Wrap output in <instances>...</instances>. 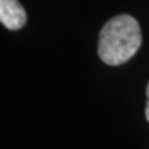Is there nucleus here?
Segmentation results:
<instances>
[{"mask_svg": "<svg viewBox=\"0 0 149 149\" xmlns=\"http://www.w3.org/2000/svg\"><path fill=\"white\" fill-rule=\"evenodd\" d=\"M0 22L10 31H18L26 24V13L18 0H0Z\"/></svg>", "mask_w": 149, "mask_h": 149, "instance_id": "2", "label": "nucleus"}, {"mask_svg": "<svg viewBox=\"0 0 149 149\" xmlns=\"http://www.w3.org/2000/svg\"><path fill=\"white\" fill-rule=\"evenodd\" d=\"M142 35L138 21L131 15L120 14L111 18L100 32L98 55L111 66L126 64L138 51Z\"/></svg>", "mask_w": 149, "mask_h": 149, "instance_id": "1", "label": "nucleus"}, {"mask_svg": "<svg viewBox=\"0 0 149 149\" xmlns=\"http://www.w3.org/2000/svg\"><path fill=\"white\" fill-rule=\"evenodd\" d=\"M145 117L149 123V83L146 86V108H145Z\"/></svg>", "mask_w": 149, "mask_h": 149, "instance_id": "3", "label": "nucleus"}]
</instances>
